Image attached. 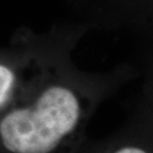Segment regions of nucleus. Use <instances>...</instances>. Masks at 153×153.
<instances>
[{"mask_svg": "<svg viewBox=\"0 0 153 153\" xmlns=\"http://www.w3.org/2000/svg\"><path fill=\"white\" fill-rule=\"evenodd\" d=\"M116 153H148V152L144 151L143 149L137 148V146H126V148L118 150Z\"/></svg>", "mask_w": 153, "mask_h": 153, "instance_id": "obj_3", "label": "nucleus"}, {"mask_svg": "<svg viewBox=\"0 0 153 153\" xmlns=\"http://www.w3.org/2000/svg\"><path fill=\"white\" fill-rule=\"evenodd\" d=\"M79 116V101L71 88L50 86L32 105L2 118L0 140L11 153H50L75 129Z\"/></svg>", "mask_w": 153, "mask_h": 153, "instance_id": "obj_1", "label": "nucleus"}, {"mask_svg": "<svg viewBox=\"0 0 153 153\" xmlns=\"http://www.w3.org/2000/svg\"><path fill=\"white\" fill-rule=\"evenodd\" d=\"M14 84V73L9 67L0 64V107L6 102Z\"/></svg>", "mask_w": 153, "mask_h": 153, "instance_id": "obj_2", "label": "nucleus"}]
</instances>
